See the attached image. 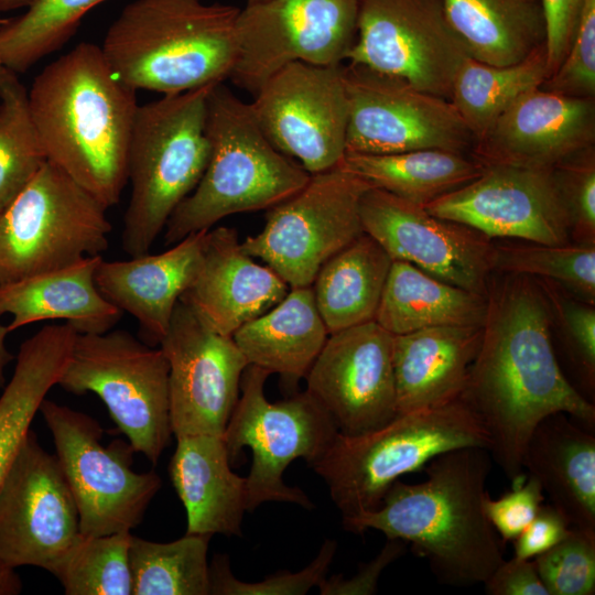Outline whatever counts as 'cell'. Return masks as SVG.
Instances as JSON below:
<instances>
[{"label": "cell", "instance_id": "obj_1", "mask_svg": "<svg viewBox=\"0 0 595 595\" xmlns=\"http://www.w3.org/2000/svg\"><path fill=\"white\" fill-rule=\"evenodd\" d=\"M478 353L459 399L489 441L505 476L522 479L524 446L545 416L563 412L595 431V404L566 378L551 336L552 315L534 278L491 279Z\"/></svg>", "mask_w": 595, "mask_h": 595}, {"label": "cell", "instance_id": "obj_2", "mask_svg": "<svg viewBox=\"0 0 595 595\" xmlns=\"http://www.w3.org/2000/svg\"><path fill=\"white\" fill-rule=\"evenodd\" d=\"M491 465L485 447L442 453L424 466L423 482L396 480L376 509L342 519L343 527L402 540L442 584H484L505 560L501 539L484 510Z\"/></svg>", "mask_w": 595, "mask_h": 595}, {"label": "cell", "instance_id": "obj_3", "mask_svg": "<svg viewBox=\"0 0 595 595\" xmlns=\"http://www.w3.org/2000/svg\"><path fill=\"white\" fill-rule=\"evenodd\" d=\"M137 90L111 71L101 47L82 42L45 66L28 91L47 161L107 209L128 182Z\"/></svg>", "mask_w": 595, "mask_h": 595}, {"label": "cell", "instance_id": "obj_4", "mask_svg": "<svg viewBox=\"0 0 595 595\" xmlns=\"http://www.w3.org/2000/svg\"><path fill=\"white\" fill-rule=\"evenodd\" d=\"M240 9L202 0H134L100 46L127 86L178 94L230 77L237 60Z\"/></svg>", "mask_w": 595, "mask_h": 595}, {"label": "cell", "instance_id": "obj_5", "mask_svg": "<svg viewBox=\"0 0 595 595\" xmlns=\"http://www.w3.org/2000/svg\"><path fill=\"white\" fill-rule=\"evenodd\" d=\"M205 130L209 142L206 169L170 216L166 245L209 230L229 215L269 209L299 192L311 177L300 163L272 145L250 102L224 82L208 91Z\"/></svg>", "mask_w": 595, "mask_h": 595}, {"label": "cell", "instance_id": "obj_6", "mask_svg": "<svg viewBox=\"0 0 595 595\" xmlns=\"http://www.w3.org/2000/svg\"><path fill=\"white\" fill-rule=\"evenodd\" d=\"M213 85L138 106L127 163L131 196L121 237L130 257L149 252L206 169V99Z\"/></svg>", "mask_w": 595, "mask_h": 595}, {"label": "cell", "instance_id": "obj_7", "mask_svg": "<svg viewBox=\"0 0 595 595\" xmlns=\"http://www.w3.org/2000/svg\"><path fill=\"white\" fill-rule=\"evenodd\" d=\"M465 446L489 448L488 437L464 402L397 414L359 435L338 433L310 467L326 483L342 519L376 509L401 476L424 468L435 456Z\"/></svg>", "mask_w": 595, "mask_h": 595}, {"label": "cell", "instance_id": "obj_8", "mask_svg": "<svg viewBox=\"0 0 595 595\" xmlns=\"http://www.w3.org/2000/svg\"><path fill=\"white\" fill-rule=\"evenodd\" d=\"M106 210L46 161L0 212V285L101 256L112 229Z\"/></svg>", "mask_w": 595, "mask_h": 595}, {"label": "cell", "instance_id": "obj_9", "mask_svg": "<svg viewBox=\"0 0 595 595\" xmlns=\"http://www.w3.org/2000/svg\"><path fill=\"white\" fill-rule=\"evenodd\" d=\"M57 386L98 396L136 453L152 464L170 444L167 359L130 332L77 334Z\"/></svg>", "mask_w": 595, "mask_h": 595}, {"label": "cell", "instance_id": "obj_10", "mask_svg": "<svg viewBox=\"0 0 595 595\" xmlns=\"http://www.w3.org/2000/svg\"><path fill=\"white\" fill-rule=\"evenodd\" d=\"M269 372L248 365L240 393L230 415L224 442L230 464L244 447L252 453L246 476L247 511L267 501H282L313 509L307 495L283 482L291 462L303 458L309 466L332 445L338 430L325 409L305 390L282 401L270 402L264 394Z\"/></svg>", "mask_w": 595, "mask_h": 595}, {"label": "cell", "instance_id": "obj_11", "mask_svg": "<svg viewBox=\"0 0 595 595\" xmlns=\"http://www.w3.org/2000/svg\"><path fill=\"white\" fill-rule=\"evenodd\" d=\"M39 411L76 502L80 534L107 536L137 527L161 488L160 476L132 469L136 451L129 442L104 445V430L90 415L47 399Z\"/></svg>", "mask_w": 595, "mask_h": 595}, {"label": "cell", "instance_id": "obj_12", "mask_svg": "<svg viewBox=\"0 0 595 595\" xmlns=\"http://www.w3.org/2000/svg\"><path fill=\"white\" fill-rule=\"evenodd\" d=\"M369 187L339 166L312 174L299 192L269 208L263 229L240 246L290 289L310 286L325 261L364 234L359 206Z\"/></svg>", "mask_w": 595, "mask_h": 595}, {"label": "cell", "instance_id": "obj_13", "mask_svg": "<svg viewBox=\"0 0 595 595\" xmlns=\"http://www.w3.org/2000/svg\"><path fill=\"white\" fill-rule=\"evenodd\" d=\"M361 0H263L236 21L238 53L231 82L252 96L292 62L340 65L356 40Z\"/></svg>", "mask_w": 595, "mask_h": 595}, {"label": "cell", "instance_id": "obj_14", "mask_svg": "<svg viewBox=\"0 0 595 595\" xmlns=\"http://www.w3.org/2000/svg\"><path fill=\"white\" fill-rule=\"evenodd\" d=\"M348 99L346 153L422 149L470 153L475 138L452 102L367 66L344 65Z\"/></svg>", "mask_w": 595, "mask_h": 595}, {"label": "cell", "instance_id": "obj_15", "mask_svg": "<svg viewBox=\"0 0 595 595\" xmlns=\"http://www.w3.org/2000/svg\"><path fill=\"white\" fill-rule=\"evenodd\" d=\"M80 536L76 502L57 461L30 431L0 484V569L51 574Z\"/></svg>", "mask_w": 595, "mask_h": 595}, {"label": "cell", "instance_id": "obj_16", "mask_svg": "<svg viewBox=\"0 0 595 595\" xmlns=\"http://www.w3.org/2000/svg\"><path fill=\"white\" fill-rule=\"evenodd\" d=\"M252 97L253 116L275 149L311 175L339 165L348 123L344 64L289 63Z\"/></svg>", "mask_w": 595, "mask_h": 595}, {"label": "cell", "instance_id": "obj_17", "mask_svg": "<svg viewBox=\"0 0 595 595\" xmlns=\"http://www.w3.org/2000/svg\"><path fill=\"white\" fill-rule=\"evenodd\" d=\"M466 56L442 0H361L347 61L450 100L454 75Z\"/></svg>", "mask_w": 595, "mask_h": 595}, {"label": "cell", "instance_id": "obj_18", "mask_svg": "<svg viewBox=\"0 0 595 595\" xmlns=\"http://www.w3.org/2000/svg\"><path fill=\"white\" fill-rule=\"evenodd\" d=\"M159 345L169 363L172 433L223 436L248 366L232 337L210 329L178 301Z\"/></svg>", "mask_w": 595, "mask_h": 595}, {"label": "cell", "instance_id": "obj_19", "mask_svg": "<svg viewBox=\"0 0 595 595\" xmlns=\"http://www.w3.org/2000/svg\"><path fill=\"white\" fill-rule=\"evenodd\" d=\"M364 232L392 260L409 262L453 285L486 296L490 238L386 191L369 187L359 206Z\"/></svg>", "mask_w": 595, "mask_h": 595}, {"label": "cell", "instance_id": "obj_20", "mask_svg": "<svg viewBox=\"0 0 595 595\" xmlns=\"http://www.w3.org/2000/svg\"><path fill=\"white\" fill-rule=\"evenodd\" d=\"M424 208L488 238L562 245L570 221L553 169L489 165L473 181Z\"/></svg>", "mask_w": 595, "mask_h": 595}, {"label": "cell", "instance_id": "obj_21", "mask_svg": "<svg viewBox=\"0 0 595 595\" xmlns=\"http://www.w3.org/2000/svg\"><path fill=\"white\" fill-rule=\"evenodd\" d=\"M393 335L376 321L329 334L306 374V391L338 433L359 435L397 415Z\"/></svg>", "mask_w": 595, "mask_h": 595}, {"label": "cell", "instance_id": "obj_22", "mask_svg": "<svg viewBox=\"0 0 595 595\" xmlns=\"http://www.w3.org/2000/svg\"><path fill=\"white\" fill-rule=\"evenodd\" d=\"M595 145V97L540 87L519 96L475 141L470 155L484 166L554 169Z\"/></svg>", "mask_w": 595, "mask_h": 595}, {"label": "cell", "instance_id": "obj_23", "mask_svg": "<svg viewBox=\"0 0 595 595\" xmlns=\"http://www.w3.org/2000/svg\"><path fill=\"white\" fill-rule=\"evenodd\" d=\"M289 290L271 268L242 250L236 229L217 227L206 232L199 271L180 301L210 329L231 337Z\"/></svg>", "mask_w": 595, "mask_h": 595}, {"label": "cell", "instance_id": "obj_24", "mask_svg": "<svg viewBox=\"0 0 595 595\" xmlns=\"http://www.w3.org/2000/svg\"><path fill=\"white\" fill-rule=\"evenodd\" d=\"M207 231L192 234L160 253L99 262L95 281L100 293L133 316L148 340L159 344L166 334L176 303L199 271Z\"/></svg>", "mask_w": 595, "mask_h": 595}, {"label": "cell", "instance_id": "obj_25", "mask_svg": "<svg viewBox=\"0 0 595 595\" xmlns=\"http://www.w3.org/2000/svg\"><path fill=\"white\" fill-rule=\"evenodd\" d=\"M482 334V326H439L393 335L397 414L459 398Z\"/></svg>", "mask_w": 595, "mask_h": 595}, {"label": "cell", "instance_id": "obj_26", "mask_svg": "<svg viewBox=\"0 0 595 595\" xmlns=\"http://www.w3.org/2000/svg\"><path fill=\"white\" fill-rule=\"evenodd\" d=\"M595 431L556 412L542 419L523 451L522 468L571 527L595 530Z\"/></svg>", "mask_w": 595, "mask_h": 595}, {"label": "cell", "instance_id": "obj_27", "mask_svg": "<svg viewBox=\"0 0 595 595\" xmlns=\"http://www.w3.org/2000/svg\"><path fill=\"white\" fill-rule=\"evenodd\" d=\"M170 478L187 515V534L241 536L246 477L234 473L223 436L176 437Z\"/></svg>", "mask_w": 595, "mask_h": 595}, {"label": "cell", "instance_id": "obj_28", "mask_svg": "<svg viewBox=\"0 0 595 595\" xmlns=\"http://www.w3.org/2000/svg\"><path fill=\"white\" fill-rule=\"evenodd\" d=\"M101 256L0 285V315L10 314L9 332L47 320H62L78 334H102L122 311L99 291L96 269Z\"/></svg>", "mask_w": 595, "mask_h": 595}, {"label": "cell", "instance_id": "obj_29", "mask_svg": "<svg viewBox=\"0 0 595 595\" xmlns=\"http://www.w3.org/2000/svg\"><path fill=\"white\" fill-rule=\"evenodd\" d=\"M77 332L67 323L42 326L19 348L13 375L0 396V484L48 391L57 386ZM15 571L0 569V595H17Z\"/></svg>", "mask_w": 595, "mask_h": 595}, {"label": "cell", "instance_id": "obj_30", "mask_svg": "<svg viewBox=\"0 0 595 595\" xmlns=\"http://www.w3.org/2000/svg\"><path fill=\"white\" fill-rule=\"evenodd\" d=\"M328 335L310 285L291 288L278 304L231 337L248 365L296 382L305 378Z\"/></svg>", "mask_w": 595, "mask_h": 595}, {"label": "cell", "instance_id": "obj_31", "mask_svg": "<svg viewBox=\"0 0 595 595\" xmlns=\"http://www.w3.org/2000/svg\"><path fill=\"white\" fill-rule=\"evenodd\" d=\"M486 310V296L392 260L374 321L401 335L439 326H483Z\"/></svg>", "mask_w": 595, "mask_h": 595}, {"label": "cell", "instance_id": "obj_32", "mask_svg": "<svg viewBox=\"0 0 595 595\" xmlns=\"http://www.w3.org/2000/svg\"><path fill=\"white\" fill-rule=\"evenodd\" d=\"M445 15L468 56L506 66L545 43L540 0H442Z\"/></svg>", "mask_w": 595, "mask_h": 595}, {"label": "cell", "instance_id": "obj_33", "mask_svg": "<svg viewBox=\"0 0 595 595\" xmlns=\"http://www.w3.org/2000/svg\"><path fill=\"white\" fill-rule=\"evenodd\" d=\"M391 263L366 232L324 262L311 286L328 334L374 321Z\"/></svg>", "mask_w": 595, "mask_h": 595}, {"label": "cell", "instance_id": "obj_34", "mask_svg": "<svg viewBox=\"0 0 595 595\" xmlns=\"http://www.w3.org/2000/svg\"><path fill=\"white\" fill-rule=\"evenodd\" d=\"M338 166L370 187L423 207L473 181L485 167L469 153L441 149L390 154L346 153Z\"/></svg>", "mask_w": 595, "mask_h": 595}, {"label": "cell", "instance_id": "obj_35", "mask_svg": "<svg viewBox=\"0 0 595 595\" xmlns=\"http://www.w3.org/2000/svg\"><path fill=\"white\" fill-rule=\"evenodd\" d=\"M549 75L545 44L506 66L466 56L454 75L450 101L476 141L519 96L540 87Z\"/></svg>", "mask_w": 595, "mask_h": 595}, {"label": "cell", "instance_id": "obj_36", "mask_svg": "<svg viewBox=\"0 0 595 595\" xmlns=\"http://www.w3.org/2000/svg\"><path fill=\"white\" fill-rule=\"evenodd\" d=\"M210 536L185 534L167 543L130 536L131 595H208Z\"/></svg>", "mask_w": 595, "mask_h": 595}, {"label": "cell", "instance_id": "obj_37", "mask_svg": "<svg viewBox=\"0 0 595 595\" xmlns=\"http://www.w3.org/2000/svg\"><path fill=\"white\" fill-rule=\"evenodd\" d=\"M106 0H35L25 13L0 29L4 67L23 73L58 51L75 34L83 17Z\"/></svg>", "mask_w": 595, "mask_h": 595}, {"label": "cell", "instance_id": "obj_38", "mask_svg": "<svg viewBox=\"0 0 595 595\" xmlns=\"http://www.w3.org/2000/svg\"><path fill=\"white\" fill-rule=\"evenodd\" d=\"M46 161L30 113L28 90L17 73L4 67L0 79V212Z\"/></svg>", "mask_w": 595, "mask_h": 595}, {"label": "cell", "instance_id": "obj_39", "mask_svg": "<svg viewBox=\"0 0 595 595\" xmlns=\"http://www.w3.org/2000/svg\"><path fill=\"white\" fill-rule=\"evenodd\" d=\"M491 270L550 280L571 294L595 304V245H494Z\"/></svg>", "mask_w": 595, "mask_h": 595}, {"label": "cell", "instance_id": "obj_40", "mask_svg": "<svg viewBox=\"0 0 595 595\" xmlns=\"http://www.w3.org/2000/svg\"><path fill=\"white\" fill-rule=\"evenodd\" d=\"M130 531L80 534L52 573L66 595H131Z\"/></svg>", "mask_w": 595, "mask_h": 595}, {"label": "cell", "instance_id": "obj_41", "mask_svg": "<svg viewBox=\"0 0 595 595\" xmlns=\"http://www.w3.org/2000/svg\"><path fill=\"white\" fill-rule=\"evenodd\" d=\"M536 280L548 300L552 318L560 325L565 353L576 375V389L594 403L595 304L573 298L553 281Z\"/></svg>", "mask_w": 595, "mask_h": 595}, {"label": "cell", "instance_id": "obj_42", "mask_svg": "<svg viewBox=\"0 0 595 595\" xmlns=\"http://www.w3.org/2000/svg\"><path fill=\"white\" fill-rule=\"evenodd\" d=\"M532 561L549 595L595 593V530L571 527L563 540Z\"/></svg>", "mask_w": 595, "mask_h": 595}, {"label": "cell", "instance_id": "obj_43", "mask_svg": "<svg viewBox=\"0 0 595 595\" xmlns=\"http://www.w3.org/2000/svg\"><path fill=\"white\" fill-rule=\"evenodd\" d=\"M337 544L326 539L316 558L303 570L279 572L260 582H242L230 570L229 559L215 554L209 564V594L214 595H303L325 578Z\"/></svg>", "mask_w": 595, "mask_h": 595}, {"label": "cell", "instance_id": "obj_44", "mask_svg": "<svg viewBox=\"0 0 595 595\" xmlns=\"http://www.w3.org/2000/svg\"><path fill=\"white\" fill-rule=\"evenodd\" d=\"M567 212L570 236L577 244L595 245V145L553 169Z\"/></svg>", "mask_w": 595, "mask_h": 595}, {"label": "cell", "instance_id": "obj_45", "mask_svg": "<svg viewBox=\"0 0 595 595\" xmlns=\"http://www.w3.org/2000/svg\"><path fill=\"white\" fill-rule=\"evenodd\" d=\"M540 88L572 97H595V0H584L572 46Z\"/></svg>", "mask_w": 595, "mask_h": 595}, {"label": "cell", "instance_id": "obj_46", "mask_svg": "<svg viewBox=\"0 0 595 595\" xmlns=\"http://www.w3.org/2000/svg\"><path fill=\"white\" fill-rule=\"evenodd\" d=\"M545 496L540 483L529 476L513 483L512 489L500 498L488 494L485 513L502 541H512L534 518Z\"/></svg>", "mask_w": 595, "mask_h": 595}, {"label": "cell", "instance_id": "obj_47", "mask_svg": "<svg viewBox=\"0 0 595 595\" xmlns=\"http://www.w3.org/2000/svg\"><path fill=\"white\" fill-rule=\"evenodd\" d=\"M545 22L549 77L569 53L584 0H540Z\"/></svg>", "mask_w": 595, "mask_h": 595}, {"label": "cell", "instance_id": "obj_48", "mask_svg": "<svg viewBox=\"0 0 595 595\" xmlns=\"http://www.w3.org/2000/svg\"><path fill=\"white\" fill-rule=\"evenodd\" d=\"M571 528L551 504H542L529 524L512 540L515 558L532 560L563 540Z\"/></svg>", "mask_w": 595, "mask_h": 595}, {"label": "cell", "instance_id": "obj_49", "mask_svg": "<svg viewBox=\"0 0 595 595\" xmlns=\"http://www.w3.org/2000/svg\"><path fill=\"white\" fill-rule=\"evenodd\" d=\"M407 543L399 539H387L380 553L359 567L350 578L340 574L323 578L318 584L322 595H371L376 593L381 572L405 551Z\"/></svg>", "mask_w": 595, "mask_h": 595}, {"label": "cell", "instance_id": "obj_50", "mask_svg": "<svg viewBox=\"0 0 595 595\" xmlns=\"http://www.w3.org/2000/svg\"><path fill=\"white\" fill-rule=\"evenodd\" d=\"M489 595H549L532 560H504L484 582Z\"/></svg>", "mask_w": 595, "mask_h": 595}, {"label": "cell", "instance_id": "obj_51", "mask_svg": "<svg viewBox=\"0 0 595 595\" xmlns=\"http://www.w3.org/2000/svg\"><path fill=\"white\" fill-rule=\"evenodd\" d=\"M8 326L3 325L1 323V315H0V388L4 385L6 377H4V370L7 366L11 363L12 359H14V356L9 351L6 345V339L9 334Z\"/></svg>", "mask_w": 595, "mask_h": 595}, {"label": "cell", "instance_id": "obj_52", "mask_svg": "<svg viewBox=\"0 0 595 595\" xmlns=\"http://www.w3.org/2000/svg\"><path fill=\"white\" fill-rule=\"evenodd\" d=\"M35 0H0V12L29 8Z\"/></svg>", "mask_w": 595, "mask_h": 595}, {"label": "cell", "instance_id": "obj_53", "mask_svg": "<svg viewBox=\"0 0 595 595\" xmlns=\"http://www.w3.org/2000/svg\"><path fill=\"white\" fill-rule=\"evenodd\" d=\"M3 69H4V65H3L2 61H1V57H0V79H1V76H2Z\"/></svg>", "mask_w": 595, "mask_h": 595}, {"label": "cell", "instance_id": "obj_54", "mask_svg": "<svg viewBox=\"0 0 595 595\" xmlns=\"http://www.w3.org/2000/svg\"><path fill=\"white\" fill-rule=\"evenodd\" d=\"M8 19H3L0 17V29L7 23Z\"/></svg>", "mask_w": 595, "mask_h": 595}, {"label": "cell", "instance_id": "obj_55", "mask_svg": "<svg viewBox=\"0 0 595 595\" xmlns=\"http://www.w3.org/2000/svg\"><path fill=\"white\" fill-rule=\"evenodd\" d=\"M260 1H263V0H247V3H255V2H260Z\"/></svg>", "mask_w": 595, "mask_h": 595}]
</instances>
